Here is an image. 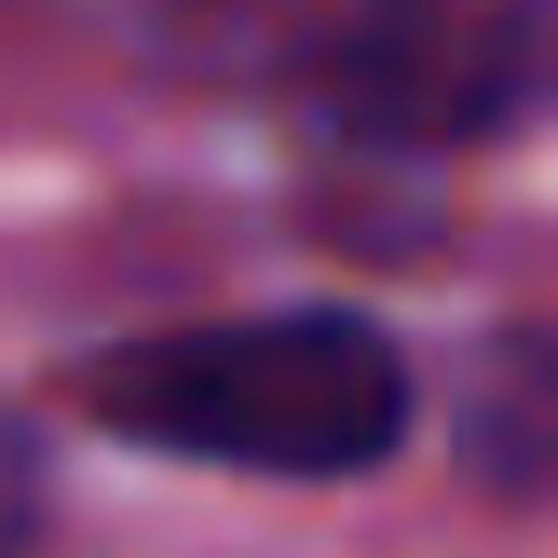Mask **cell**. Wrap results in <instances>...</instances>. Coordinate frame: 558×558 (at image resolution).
<instances>
[{"label": "cell", "mask_w": 558, "mask_h": 558, "mask_svg": "<svg viewBox=\"0 0 558 558\" xmlns=\"http://www.w3.org/2000/svg\"><path fill=\"white\" fill-rule=\"evenodd\" d=\"M82 409L136 450L259 463V477H354L409 436V368L354 314H245V327H178V341L96 354Z\"/></svg>", "instance_id": "6da1fadb"}, {"label": "cell", "mask_w": 558, "mask_h": 558, "mask_svg": "<svg viewBox=\"0 0 558 558\" xmlns=\"http://www.w3.org/2000/svg\"><path fill=\"white\" fill-rule=\"evenodd\" d=\"M327 109L396 150H463L558 109V0H368L327 41Z\"/></svg>", "instance_id": "7a4b0ae2"}, {"label": "cell", "mask_w": 558, "mask_h": 558, "mask_svg": "<svg viewBox=\"0 0 558 558\" xmlns=\"http://www.w3.org/2000/svg\"><path fill=\"white\" fill-rule=\"evenodd\" d=\"M463 477L505 505H558V341H505L463 396Z\"/></svg>", "instance_id": "3957f363"}, {"label": "cell", "mask_w": 558, "mask_h": 558, "mask_svg": "<svg viewBox=\"0 0 558 558\" xmlns=\"http://www.w3.org/2000/svg\"><path fill=\"white\" fill-rule=\"evenodd\" d=\"M27 518H41V450H27V423L0 409V558L27 545Z\"/></svg>", "instance_id": "277c9868"}]
</instances>
